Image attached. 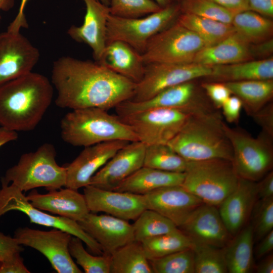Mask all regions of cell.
Returning a JSON list of instances; mask_svg holds the SVG:
<instances>
[{
	"label": "cell",
	"mask_w": 273,
	"mask_h": 273,
	"mask_svg": "<svg viewBox=\"0 0 273 273\" xmlns=\"http://www.w3.org/2000/svg\"><path fill=\"white\" fill-rule=\"evenodd\" d=\"M51 83L57 92L55 103L59 107L106 110L130 100L136 83L99 62L70 56L54 62Z\"/></svg>",
	"instance_id": "1"
},
{
	"label": "cell",
	"mask_w": 273,
	"mask_h": 273,
	"mask_svg": "<svg viewBox=\"0 0 273 273\" xmlns=\"http://www.w3.org/2000/svg\"><path fill=\"white\" fill-rule=\"evenodd\" d=\"M53 86L32 71L0 86V126L15 131L33 130L51 104Z\"/></svg>",
	"instance_id": "2"
},
{
	"label": "cell",
	"mask_w": 273,
	"mask_h": 273,
	"mask_svg": "<svg viewBox=\"0 0 273 273\" xmlns=\"http://www.w3.org/2000/svg\"><path fill=\"white\" fill-rule=\"evenodd\" d=\"M223 122L218 110L192 115L167 145L187 161H232V148Z\"/></svg>",
	"instance_id": "3"
},
{
	"label": "cell",
	"mask_w": 273,
	"mask_h": 273,
	"mask_svg": "<svg viewBox=\"0 0 273 273\" xmlns=\"http://www.w3.org/2000/svg\"><path fill=\"white\" fill-rule=\"evenodd\" d=\"M60 129L63 141L75 147L115 140L139 141L131 127L118 116L100 108L72 110L61 119Z\"/></svg>",
	"instance_id": "4"
},
{
	"label": "cell",
	"mask_w": 273,
	"mask_h": 273,
	"mask_svg": "<svg viewBox=\"0 0 273 273\" xmlns=\"http://www.w3.org/2000/svg\"><path fill=\"white\" fill-rule=\"evenodd\" d=\"M56 155L55 146L44 143L36 151L22 154L1 180L7 184L11 183L22 192L39 187L50 191L65 187L66 166L58 164Z\"/></svg>",
	"instance_id": "5"
},
{
	"label": "cell",
	"mask_w": 273,
	"mask_h": 273,
	"mask_svg": "<svg viewBox=\"0 0 273 273\" xmlns=\"http://www.w3.org/2000/svg\"><path fill=\"white\" fill-rule=\"evenodd\" d=\"M238 180L232 161L217 158L188 161L181 186L203 203L217 207Z\"/></svg>",
	"instance_id": "6"
},
{
	"label": "cell",
	"mask_w": 273,
	"mask_h": 273,
	"mask_svg": "<svg viewBox=\"0 0 273 273\" xmlns=\"http://www.w3.org/2000/svg\"><path fill=\"white\" fill-rule=\"evenodd\" d=\"M233 151L232 162L239 177L255 182L271 171L273 166V137L262 131L256 138L240 128L223 122Z\"/></svg>",
	"instance_id": "7"
},
{
	"label": "cell",
	"mask_w": 273,
	"mask_h": 273,
	"mask_svg": "<svg viewBox=\"0 0 273 273\" xmlns=\"http://www.w3.org/2000/svg\"><path fill=\"white\" fill-rule=\"evenodd\" d=\"M179 13V4L172 3L142 17L127 18L110 14L107 22V43L121 41L142 54L149 40L174 23Z\"/></svg>",
	"instance_id": "8"
},
{
	"label": "cell",
	"mask_w": 273,
	"mask_h": 273,
	"mask_svg": "<svg viewBox=\"0 0 273 273\" xmlns=\"http://www.w3.org/2000/svg\"><path fill=\"white\" fill-rule=\"evenodd\" d=\"M205 47L197 34L176 21L154 36L141 55L145 65L188 63Z\"/></svg>",
	"instance_id": "9"
},
{
	"label": "cell",
	"mask_w": 273,
	"mask_h": 273,
	"mask_svg": "<svg viewBox=\"0 0 273 273\" xmlns=\"http://www.w3.org/2000/svg\"><path fill=\"white\" fill-rule=\"evenodd\" d=\"M194 80L165 88L151 98L141 101L127 100L115 107L118 116L156 108L183 110L192 115L218 110L209 99L198 91Z\"/></svg>",
	"instance_id": "10"
},
{
	"label": "cell",
	"mask_w": 273,
	"mask_h": 273,
	"mask_svg": "<svg viewBox=\"0 0 273 273\" xmlns=\"http://www.w3.org/2000/svg\"><path fill=\"white\" fill-rule=\"evenodd\" d=\"M1 183L0 217L10 211H20L28 216L31 223L63 230L81 239L93 254H103L99 244L82 229L77 221L43 212L33 206L19 189L2 180Z\"/></svg>",
	"instance_id": "11"
},
{
	"label": "cell",
	"mask_w": 273,
	"mask_h": 273,
	"mask_svg": "<svg viewBox=\"0 0 273 273\" xmlns=\"http://www.w3.org/2000/svg\"><path fill=\"white\" fill-rule=\"evenodd\" d=\"M192 116L181 110L156 108L118 116L146 146L167 144Z\"/></svg>",
	"instance_id": "12"
},
{
	"label": "cell",
	"mask_w": 273,
	"mask_h": 273,
	"mask_svg": "<svg viewBox=\"0 0 273 273\" xmlns=\"http://www.w3.org/2000/svg\"><path fill=\"white\" fill-rule=\"evenodd\" d=\"M211 72V66L194 62L145 65L143 77L135 83L133 95L129 100L141 101L148 99L168 87L200 78H206Z\"/></svg>",
	"instance_id": "13"
},
{
	"label": "cell",
	"mask_w": 273,
	"mask_h": 273,
	"mask_svg": "<svg viewBox=\"0 0 273 273\" xmlns=\"http://www.w3.org/2000/svg\"><path fill=\"white\" fill-rule=\"evenodd\" d=\"M14 237L19 244L32 248L42 254L58 273H81L69 250L72 235L54 228L41 231L28 227L19 228Z\"/></svg>",
	"instance_id": "14"
},
{
	"label": "cell",
	"mask_w": 273,
	"mask_h": 273,
	"mask_svg": "<svg viewBox=\"0 0 273 273\" xmlns=\"http://www.w3.org/2000/svg\"><path fill=\"white\" fill-rule=\"evenodd\" d=\"M40 53L20 31L0 33V86L31 72Z\"/></svg>",
	"instance_id": "15"
},
{
	"label": "cell",
	"mask_w": 273,
	"mask_h": 273,
	"mask_svg": "<svg viewBox=\"0 0 273 273\" xmlns=\"http://www.w3.org/2000/svg\"><path fill=\"white\" fill-rule=\"evenodd\" d=\"M83 188L90 212H103L128 221L135 220L147 209L143 195L103 189L90 185Z\"/></svg>",
	"instance_id": "16"
},
{
	"label": "cell",
	"mask_w": 273,
	"mask_h": 273,
	"mask_svg": "<svg viewBox=\"0 0 273 273\" xmlns=\"http://www.w3.org/2000/svg\"><path fill=\"white\" fill-rule=\"evenodd\" d=\"M129 142L115 140L84 147L79 155L66 166L65 187L77 190L89 185L93 175Z\"/></svg>",
	"instance_id": "17"
},
{
	"label": "cell",
	"mask_w": 273,
	"mask_h": 273,
	"mask_svg": "<svg viewBox=\"0 0 273 273\" xmlns=\"http://www.w3.org/2000/svg\"><path fill=\"white\" fill-rule=\"evenodd\" d=\"M178 229L193 244L223 248L231 236L217 207L204 203L196 208Z\"/></svg>",
	"instance_id": "18"
},
{
	"label": "cell",
	"mask_w": 273,
	"mask_h": 273,
	"mask_svg": "<svg viewBox=\"0 0 273 273\" xmlns=\"http://www.w3.org/2000/svg\"><path fill=\"white\" fill-rule=\"evenodd\" d=\"M146 147L139 141L128 143L93 175L89 185L112 190L143 166Z\"/></svg>",
	"instance_id": "19"
},
{
	"label": "cell",
	"mask_w": 273,
	"mask_h": 273,
	"mask_svg": "<svg viewBox=\"0 0 273 273\" xmlns=\"http://www.w3.org/2000/svg\"><path fill=\"white\" fill-rule=\"evenodd\" d=\"M77 222L107 255H110L121 247L135 241L132 224L109 214L89 212Z\"/></svg>",
	"instance_id": "20"
},
{
	"label": "cell",
	"mask_w": 273,
	"mask_h": 273,
	"mask_svg": "<svg viewBox=\"0 0 273 273\" xmlns=\"http://www.w3.org/2000/svg\"><path fill=\"white\" fill-rule=\"evenodd\" d=\"M144 195L147 209L167 218L178 228L196 208L203 203L181 185L160 188Z\"/></svg>",
	"instance_id": "21"
},
{
	"label": "cell",
	"mask_w": 273,
	"mask_h": 273,
	"mask_svg": "<svg viewBox=\"0 0 273 273\" xmlns=\"http://www.w3.org/2000/svg\"><path fill=\"white\" fill-rule=\"evenodd\" d=\"M82 1L86 7L83 23L80 26H71L67 33L74 40L89 47L95 61H99L107 44L109 8L98 0Z\"/></svg>",
	"instance_id": "22"
},
{
	"label": "cell",
	"mask_w": 273,
	"mask_h": 273,
	"mask_svg": "<svg viewBox=\"0 0 273 273\" xmlns=\"http://www.w3.org/2000/svg\"><path fill=\"white\" fill-rule=\"evenodd\" d=\"M257 198V182L239 178L236 189L218 206L219 214L231 236L244 227Z\"/></svg>",
	"instance_id": "23"
},
{
	"label": "cell",
	"mask_w": 273,
	"mask_h": 273,
	"mask_svg": "<svg viewBox=\"0 0 273 273\" xmlns=\"http://www.w3.org/2000/svg\"><path fill=\"white\" fill-rule=\"evenodd\" d=\"M26 198L40 210L76 221L82 220L90 212L83 194L66 187L50 191L44 194L32 190Z\"/></svg>",
	"instance_id": "24"
},
{
	"label": "cell",
	"mask_w": 273,
	"mask_h": 273,
	"mask_svg": "<svg viewBox=\"0 0 273 273\" xmlns=\"http://www.w3.org/2000/svg\"><path fill=\"white\" fill-rule=\"evenodd\" d=\"M99 63L135 83L143 78L145 65L142 55L127 43L115 40L107 43Z\"/></svg>",
	"instance_id": "25"
},
{
	"label": "cell",
	"mask_w": 273,
	"mask_h": 273,
	"mask_svg": "<svg viewBox=\"0 0 273 273\" xmlns=\"http://www.w3.org/2000/svg\"><path fill=\"white\" fill-rule=\"evenodd\" d=\"M251 58L249 44L235 32L219 42L202 49L193 62L213 66L249 61Z\"/></svg>",
	"instance_id": "26"
},
{
	"label": "cell",
	"mask_w": 273,
	"mask_h": 273,
	"mask_svg": "<svg viewBox=\"0 0 273 273\" xmlns=\"http://www.w3.org/2000/svg\"><path fill=\"white\" fill-rule=\"evenodd\" d=\"M207 81L226 83L273 79V58L211 66Z\"/></svg>",
	"instance_id": "27"
},
{
	"label": "cell",
	"mask_w": 273,
	"mask_h": 273,
	"mask_svg": "<svg viewBox=\"0 0 273 273\" xmlns=\"http://www.w3.org/2000/svg\"><path fill=\"white\" fill-rule=\"evenodd\" d=\"M185 173L162 171L143 166L112 190L145 195L155 190L181 185Z\"/></svg>",
	"instance_id": "28"
},
{
	"label": "cell",
	"mask_w": 273,
	"mask_h": 273,
	"mask_svg": "<svg viewBox=\"0 0 273 273\" xmlns=\"http://www.w3.org/2000/svg\"><path fill=\"white\" fill-rule=\"evenodd\" d=\"M224 248L225 258L230 273H248L254 268V234L252 224L243 227Z\"/></svg>",
	"instance_id": "29"
},
{
	"label": "cell",
	"mask_w": 273,
	"mask_h": 273,
	"mask_svg": "<svg viewBox=\"0 0 273 273\" xmlns=\"http://www.w3.org/2000/svg\"><path fill=\"white\" fill-rule=\"evenodd\" d=\"M232 95L238 97L246 113L251 116L273 96V79L251 80L224 83Z\"/></svg>",
	"instance_id": "30"
},
{
	"label": "cell",
	"mask_w": 273,
	"mask_h": 273,
	"mask_svg": "<svg viewBox=\"0 0 273 273\" xmlns=\"http://www.w3.org/2000/svg\"><path fill=\"white\" fill-rule=\"evenodd\" d=\"M176 21L197 34L206 47L214 45L236 32L232 24L189 13L180 12Z\"/></svg>",
	"instance_id": "31"
},
{
	"label": "cell",
	"mask_w": 273,
	"mask_h": 273,
	"mask_svg": "<svg viewBox=\"0 0 273 273\" xmlns=\"http://www.w3.org/2000/svg\"><path fill=\"white\" fill-rule=\"evenodd\" d=\"M110 273H153L141 242L135 240L113 252Z\"/></svg>",
	"instance_id": "32"
},
{
	"label": "cell",
	"mask_w": 273,
	"mask_h": 273,
	"mask_svg": "<svg viewBox=\"0 0 273 273\" xmlns=\"http://www.w3.org/2000/svg\"><path fill=\"white\" fill-rule=\"evenodd\" d=\"M231 24L236 32L249 44L271 38L273 32L272 21L251 10L235 14Z\"/></svg>",
	"instance_id": "33"
},
{
	"label": "cell",
	"mask_w": 273,
	"mask_h": 273,
	"mask_svg": "<svg viewBox=\"0 0 273 273\" xmlns=\"http://www.w3.org/2000/svg\"><path fill=\"white\" fill-rule=\"evenodd\" d=\"M149 260L192 248L193 243L181 231H177L146 239L141 242Z\"/></svg>",
	"instance_id": "34"
},
{
	"label": "cell",
	"mask_w": 273,
	"mask_h": 273,
	"mask_svg": "<svg viewBox=\"0 0 273 273\" xmlns=\"http://www.w3.org/2000/svg\"><path fill=\"white\" fill-rule=\"evenodd\" d=\"M187 162L167 144L146 147L143 166L168 172L185 173Z\"/></svg>",
	"instance_id": "35"
},
{
	"label": "cell",
	"mask_w": 273,
	"mask_h": 273,
	"mask_svg": "<svg viewBox=\"0 0 273 273\" xmlns=\"http://www.w3.org/2000/svg\"><path fill=\"white\" fill-rule=\"evenodd\" d=\"M135 241L144 240L177 231L179 229L170 220L149 209L144 210L132 224Z\"/></svg>",
	"instance_id": "36"
},
{
	"label": "cell",
	"mask_w": 273,
	"mask_h": 273,
	"mask_svg": "<svg viewBox=\"0 0 273 273\" xmlns=\"http://www.w3.org/2000/svg\"><path fill=\"white\" fill-rule=\"evenodd\" d=\"M195 273L228 272L224 248L208 245L193 244Z\"/></svg>",
	"instance_id": "37"
},
{
	"label": "cell",
	"mask_w": 273,
	"mask_h": 273,
	"mask_svg": "<svg viewBox=\"0 0 273 273\" xmlns=\"http://www.w3.org/2000/svg\"><path fill=\"white\" fill-rule=\"evenodd\" d=\"M79 238L72 236L69 244V250L72 257L76 259L85 273H110V255H92L83 247Z\"/></svg>",
	"instance_id": "38"
},
{
	"label": "cell",
	"mask_w": 273,
	"mask_h": 273,
	"mask_svg": "<svg viewBox=\"0 0 273 273\" xmlns=\"http://www.w3.org/2000/svg\"><path fill=\"white\" fill-rule=\"evenodd\" d=\"M149 261L153 273H195L192 248Z\"/></svg>",
	"instance_id": "39"
},
{
	"label": "cell",
	"mask_w": 273,
	"mask_h": 273,
	"mask_svg": "<svg viewBox=\"0 0 273 273\" xmlns=\"http://www.w3.org/2000/svg\"><path fill=\"white\" fill-rule=\"evenodd\" d=\"M180 13H189L200 17L231 24L235 14L211 0H180Z\"/></svg>",
	"instance_id": "40"
},
{
	"label": "cell",
	"mask_w": 273,
	"mask_h": 273,
	"mask_svg": "<svg viewBox=\"0 0 273 273\" xmlns=\"http://www.w3.org/2000/svg\"><path fill=\"white\" fill-rule=\"evenodd\" d=\"M109 8L111 15L127 18L142 17L162 9L153 0H110Z\"/></svg>",
	"instance_id": "41"
},
{
	"label": "cell",
	"mask_w": 273,
	"mask_h": 273,
	"mask_svg": "<svg viewBox=\"0 0 273 273\" xmlns=\"http://www.w3.org/2000/svg\"><path fill=\"white\" fill-rule=\"evenodd\" d=\"M253 207L254 240L259 241L273 230V197L259 199Z\"/></svg>",
	"instance_id": "42"
},
{
	"label": "cell",
	"mask_w": 273,
	"mask_h": 273,
	"mask_svg": "<svg viewBox=\"0 0 273 273\" xmlns=\"http://www.w3.org/2000/svg\"><path fill=\"white\" fill-rule=\"evenodd\" d=\"M201 86L213 106L217 110L221 108L225 101L232 95L224 83L206 81Z\"/></svg>",
	"instance_id": "43"
},
{
	"label": "cell",
	"mask_w": 273,
	"mask_h": 273,
	"mask_svg": "<svg viewBox=\"0 0 273 273\" xmlns=\"http://www.w3.org/2000/svg\"><path fill=\"white\" fill-rule=\"evenodd\" d=\"M251 117L260 126L261 131L273 137V104L267 103Z\"/></svg>",
	"instance_id": "44"
},
{
	"label": "cell",
	"mask_w": 273,
	"mask_h": 273,
	"mask_svg": "<svg viewBox=\"0 0 273 273\" xmlns=\"http://www.w3.org/2000/svg\"><path fill=\"white\" fill-rule=\"evenodd\" d=\"M23 250L24 248L15 237L0 232V262L11 259Z\"/></svg>",
	"instance_id": "45"
},
{
	"label": "cell",
	"mask_w": 273,
	"mask_h": 273,
	"mask_svg": "<svg viewBox=\"0 0 273 273\" xmlns=\"http://www.w3.org/2000/svg\"><path fill=\"white\" fill-rule=\"evenodd\" d=\"M221 108L222 115L228 122L236 124L239 122L243 106L238 97L231 95L225 101Z\"/></svg>",
	"instance_id": "46"
},
{
	"label": "cell",
	"mask_w": 273,
	"mask_h": 273,
	"mask_svg": "<svg viewBox=\"0 0 273 273\" xmlns=\"http://www.w3.org/2000/svg\"><path fill=\"white\" fill-rule=\"evenodd\" d=\"M20 254L15 255L10 260L0 262V273H30Z\"/></svg>",
	"instance_id": "47"
},
{
	"label": "cell",
	"mask_w": 273,
	"mask_h": 273,
	"mask_svg": "<svg viewBox=\"0 0 273 273\" xmlns=\"http://www.w3.org/2000/svg\"><path fill=\"white\" fill-rule=\"evenodd\" d=\"M257 183V196L259 199L273 197V171L271 170Z\"/></svg>",
	"instance_id": "48"
},
{
	"label": "cell",
	"mask_w": 273,
	"mask_h": 273,
	"mask_svg": "<svg viewBox=\"0 0 273 273\" xmlns=\"http://www.w3.org/2000/svg\"><path fill=\"white\" fill-rule=\"evenodd\" d=\"M249 10L263 16L272 18L273 0H248Z\"/></svg>",
	"instance_id": "49"
},
{
	"label": "cell",
	"mask_w": 273,
	"mask_h": 273,
	"mask_svg": "<svg viewBox=\"0 0 273 273\" xmlns=\"http://www.w3.org/2000/svg\"><path fill=\"white\" fill-rule=\"evenodd\" d=\"M234 14L249 10L248 0H211Z\"/></svg>",
	"instance_id": "50"
},
{
	"label": "cell",
	"mask_w": 273,
	"mask_h": 273,
	"mask_svg": "<svg viewBox=\"0 0 273 273\" xmlns=\"http://www.w3.org/2000/svg\"><path fill=\"white\" fill-rule=\"evenodd\" d=\"M29 1L30 0H21L18 14L8 26V30L18 32L20 31L21 28L27 27L28 25L24 14V9Z\"/></svg>",
	"instance_id": "51"
},
{
	"label": "cell",
	"mask_w": 273,
	"mask_h": 273,
	"mask_svg": "<svg viewBox=\"0 0 273 273\" xmlns=\"http://www.w3.org/2000/svg\"><path fill=\"white\" fill-rule=\"evenodd\" d=\"M255 250V256L257 259L270 253L273 249V230L271 231L260 240Z\"/></svg>",
	"instance_id": "52"
},
{
	"label": "cell",
	"mask_w": 273,
	"mask_h": 273,
	"mask_svg": "<svg viewBox=\"0 0 273 273\" xmlns=\"http://www.w3.org/2000/svg\"><path fill=\"white\" fill-rule=\"evenodd\" d=\"M252 56L253 55L260 57H267L271 55L273 51V39L272 38L256 44L250 48Z\"/></svg>",
	"instance_id": "53"
},
{
	"label": "cell",
	"mask_w": 273,
	"mask_h": 273,
	"mask_svg": "<svg viewBox=\"0 0 273 273\" xmlns=\"http://www.w3.org/2000/svg\"><path fill=\"white\" fill-rule=\"evenodd\" d=\"M256 271L258 273L273 272V255L272 254L266 256L256 265Z\"/></svg>",
	"instance_id": "54"
},
{
	"label": "cell",
	"mask_w": 273,
	"mask_h": 273,
	"mask_svg": "<svg viewBox=\"0 0 273 273\" xmlns=\"http://www.w3.org/2000/svg\"><path fill=\"white\" fill-rule=\"evenodd\" d=\"M17 132L0 126V148L9 142L18 139Z\"/></svg>",
	"instance_id": "55"
},
{
	"label": "cell",
	"mask_w": 273,
	"mask_h": 273,
	"mask_svg": "<svg viewBox=\"0 0 273 273\" xmlns=\"http://www.w3.org/2000/svg\"><path fill=\"white\" fill-rule=\"evenodd\" d=\"M15 0H0V12L1 11H8L11 10L14 6ZM1 16L0 14V22Z\"/></svg>",
	"instance_id": "56"
},
{
	"label": "cell",
	"mask_w": 273,
	"mask_h": 273,
	"mask_svg": "<svg viewBox=\"0 0 273 273\" xmlns=\"http://www.w3.org/2000/svg\"><path fill=\"white\" fill-rule=\"evenodd\" d=\"M154 1L162 8H165L173 3L172 2L173 0H154Z\"/></svg>",
	"instance_id": "57"
},
{
	"label": "cell",
	"mask_w": 273,
	"mask_h": 273,
	"mask_svg": "<svg viewBox=\"0 0 273 273\" xmlns=\"http://www.w3.org/2000/svg\"><path fill=\"white\" fill-rule=\"evenodd\" d=\"M103 3V4L109 7L110 4V0H98Z\"/></svg>",
	"instance_id": "58"
},
{
	"label": "cell",
	"mask_w": 273,
	"mask_h": 273,
	"mask_svg": "<svg viewBox=\"0 0 273 273\" xmlns=\"http://www.w3.org/2000/svg\"><path fill=\"white\" fill-rule=\"evenodd\" d=\"M179 1H180V0H179Z\"/></svg>",
	"instance_id": "59"
}]
</instances>
